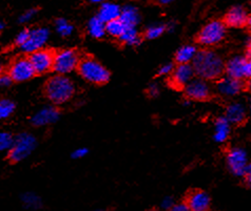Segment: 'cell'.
Wrapping results in <instances>:
<instances>
[{
  "mask_svg": "<svg viewBox=\"0 0 251 211\" xmlns=\"http://www.w3.org/2000/svg\"><path fill=\"white\" fill-rule=\"evenodd\" d=\"M59 115V110L56 107L47 106L39 109L36 114L32 117L31 123L34 126H37V127L50 125L58 120Z\"/></svg>",
  "mask_w": 251,
  "mask_h": 211,
  "instance_id": "13",
  "label": "cell"
},
{
  "mask_svg": "<svg viewBox=\"0 0 251 211\" xmlns=\"http://www.w3.org/2000/svg\"><path fill=\"white\" fill-rule=\"evenodd\" d=\"M97 211H101V210H97Z\"/></svg>",
  "mask_w": 251,
  "mask_h": 211,
  "instance_id": "48",
  "label": "cell"
},
{
  "mask_svg": "<svg viewBox=\"0 0 251 211\" xmlns=\"http://www.w3.org/2000/svg\"><path fill=\"white\" fill-rule=\"evenodd\" d=\"M87 31L90 36L95 39L102 38L107 33L106 23L100 20L99 17H93L89 20L87 25Z\"/></svg>",
  "mask_w": 251,
  "mask_h": 211,
  "instance_id": "23",
  "label": "cell"
},
{
  "mask_svg": "<svg viewBox=\"0 0 251 211\" xmlns=\"http://www.w3.org/2000/svg\"><path fill=\"white\" fill-rule=\"evenodd\" d=\"M36 147V139L29 132L19 133L15 137L12 149L9 151V159L16 163L27 158Z\"/></svg>",
  "mask_w": 251,
  "mask_h": 211,
  "instance_id": "4",
  "label": "cell"
},
{
  "mask_svg": "<svg viewBox=\"0 0 251 211\" xmlns=\"http://www.w3.org/2000/svg\"><path fill=\"white\" fill-rule=\"evenodd\" d=\"M246 44H247L248 50H249V48H251V36L247 38V40H246Z\"/></svg>",
  "mask_w": 251,
  "mask_h": 211,
  "instance_id": "43",
  "label": "cell"
},
{
  "mask_svg": "<svg viewBox=\"0 0 251 211\" xmlns=\"http://www.w3.org/2000/svg\"><path fill=\"white\" fill-rule=\"evenodd\" d=\"M173 1H174V0H157V2L160 3V4H169Z\"/></svg>",
  "mask_w": 251,
  "mask_h": 211,
  "instance_id": "41",
  "label": "cell"
},
{
  "mask_svg": "<svg viewBox=\"0 0 251 211\" xmlns=\"http://www.w3.org/2000/svg\"><path fill=\"white\" fill-rule=\"evenodd\" d=\"M78 54L74 50H62L54 55L53 70L57 75H65L72 73L79 65Z\"/></svg>",
  "mask_w": 251,
  "mask_h": 211,
  "instance_id": "6",
  "label": "cell"
},
{
  "mask_svg": "<svg viewBox=\"0 0 251 211\" xmlns=\"http://www.w3.org/2000/svg\"><path fill=\"white\" fill-rule=\"evenodd\" d=\"M230 123L226 117H220L214 124L213 138L218 143H224L230 135Z\"/></svg>",
  "mask_w": 251,
  "mask_h": 211,
  "instance_id": "21",
  "label": "cell"
},
{
  "mask_svg": "<svg viewBox=\"0 0 251 211\" xmlns=\"http://www.w3.org/2000/svg\"><path fill=\"white\" fill-rule=\"evenodd\" d=\"M15 143V137H13L10 132L2 131L0 133V150L10 151Z\"/></svg>",
  "mask_w": 251,
  "mask_h": 211,
  "instance_id": "29",
  "label": "cell"
},
{
  "mask_svg": "<svg viewBox=\"0 0 251 211\" xmlns=\"http://www.w3.org/2000/svg\"><path fill=\"white\" fill-rule=\"evenodd\" d=\"M245 175H246V179H247V182L249 183V185H251V163L248 165Z\"/></svg>",
  "mask_w": 251,
  "mask_h": 211,
  "instance_id": "40",
  "label": "cell"
},
{
  "mask_svg": "<svg viewBox=\"0 0 251 211\" xmlns=\"http://www.w3.org/2000/svg\"><path fill=\"white\" fill-rule=\"evenodd\" d=\"M217 89L222 96L234 97L241 93V90L243 89V83L239 79H234L227 76L218 82Z\"/></svg>",
  "mask_w": 251,
  "mask_h": 211,
  "instance_id": "16",
  "label": "cell"
},
{
  "mask_svg": "<svg viewBox=\"0 0 251 211\" xmlns=\"http://www.w3.org/2000/svg\"><path fill=\"white\" fill-rule=\"evenodd\" d=\"M187 205L191 211H208L210 208V196L203 190L192 191L187 198Z\"/></svg>",
  "mask_w": 251,
  "mask_h": 211,
  "instance_id": "14",
  "label": "cell"
},
{
  "mask_svg": "<svg viewBox=\"0 0 251 211\" xmlns=\"http://www.w3.org/2000/svg\"><path fill=\"white\" fill-rule=\"evenodd\" d=\"M249 86L251 87V78H250V81H249Z\"/></svg>",
  "mask_w": 251,
  "mask_h": 211,
  "instance_id": "47",
  "label": "cell"
},
{
  "mask_svg": "<svg viewBox=\"0 0 251 211\" xmlns=\"http://www.w3.org/2000/svg\"><path fill=\"white\" fill-rule=\"evenodd\" d=\"M77 69L82 78L90 83L104 84L110 79L109 70L92 58L80 60Z\"/></svg>",
  "mask_w": 251,
  "mask_h": 211,
  "instance_id": "3",
  "label": "cell"
},
{
  "mask_svg": "<svg viewBox=\"0 0 251 211\" xmlns=\"http://www.w3.org/2000/svg\"><path fill=\"white\" fill-rule=\"evenodd\" d=\"M54 55L48 50H40L30 54L29 59L35 69V73L43 75L48 73L50 69H53L54 64Z\"/></svg>",
  "mask_w": 251,
  "mask_h": 211,
  "instance_id": "10",
  "label": "cell"
},
{
  "mask_svg": "<svg viewBox=\"0 0 251 211\" xmlns=\"http://www.w3.org/2000/svg\"><path fill=\"white\" fill-rule=\"evenodd\" d=\"M0 29H1V30H3V29H4V23H3V22L0 23Z\"/></svg>",
  "mask_w": 251,
  "mask_h": 211,
  "instance_id": "45",
  "label": "cell"
},
{
  "mask_svg": "<svg viewBox=\"0 0 251 211\" xmlns=\"http://www.w3.org/2000/svg\"><path fill=\"white\" fill-rule=\"evenodd\" d=\"M122 8L118 4L113 2H103L97 13V17L102 20L104 23H108L110 21L120 18Z\"/></svg>",
  "mask_w": 251,
  "mask_h": 211,
  "instance_id": "18",
  "label": "cell"
},
{
  "mask_svg": "<svg viewBox=\"0 0 251 211\" xmlns=\"http://www.w3.org/2000/svg\"><path fill=\"white\" fill-rule=\"evenodd\" d=\"M246 25L248 26V29H249V31H250V33H251V16H249V17H248L247 24H246Z\"/></svg>",
  "mask_w": 251,
  "mask_h": 211,
  "instance_id": "42",
  "label": "cell"
},
{
  "mask_svg": "<svg viewBox=\"0 0 251 211\" xmlns=\"http://www.w3.org/2000/svg\"><path fill=\"white\" fill-rule=\"evenodd\" d=\"M225 117L231 124H241L246 118V109L241 103H231L226 109Z\"/></svg>",
  "mask_w": 251,
  "mask_h": 211,
  "instance_id": "19",
  "label": "cell"
},
{
  "mask_svg": "<svg viewBox=\"0 0 251 211\" xmlns=\"http://www.w3.org/2000/svg\"><path fill=\"white\" fill-rule=\"evenodd\" d=\"M22 201L24 203V205L29 209H38L41 206L40 198L33 192H26L23 194Z\"/></svg>",
  "mask_w": 251,
  "mask_h": 211,
  "instance_id": "27",
  "label": "cell"
},
{
  "mask_svg": "<svg viewBox=\"0 0 251 211\" xmlns=\"http://www.w3.org/2000/svg\"><path fill=\"white\" fill-rule=\"evenodd\" d=\"M227 165L230 171L236 177L245 175L249 165L246 151L243 148H239V147L230 149L227 153Z\"/></svg>",
  "mask_w": 251,
  "mask_h": 211,
  "instance_id": "7",
  "label": "cell"
},
{
  "mask_svg": "<svg viewBox=\"0 0 251 211\" xmlns=\"http://www.w3.org/2000/svg\"><path fill=\"white\" fill-rule=\"evenodd\" d=\"M226 35V26L220 20H213L200 31L199 43L204 46H212L220 43Z\"/></svg>",
  "mask_w": 251,
  "mask_h": 211,
  "instance_id": "5",
  "label": "cell"
},
{
  "mask_svg": "<svg viewBox=\"0 0 251 211\" xmlns=\"http://www.w3.org/2000/svg\"><path fill=\"white\" fill-rule=\"evenodd\" d=\"M173 70H174V66L172 63H166V64H163L159 67L157 75L158 76H167V75L172 74Z\"/></svg>",
  "mask_w": 251,
  "mask_h": 211,
  "instance_id": "33",
  "label": "cell"
},
{
  "mask_svg": "<svg viewBox=\"0 0 251 211\" xmlns=\"http://www.w3.org/2000/svg\"><path fill=\"white\" fill-rule=\"evenodd\" d=\"M192 64H178L171 74V83L176 88H185L194 79Z\"/></svg>",
  "mask_w": 251,
  "mask_h": 211,
  "instance_id": "12",
  "label": "cell"
},
{
  "mask_svg": "<svg viewBox=\"0 0 251 211\" xmlns=\"http://www.w3.org/2000/svg\"><path fill=\"white\" fill-rule=\"evenodd\" d=\"M225 72L227 76L234 79L242 80L244 78H247L246 58L241 57V56H235V57L229 59L225 64Z\"/></svg>",
  "mask_w": 251,
  "mask_h": 211,
  "instance_id": "15",
  "label": "cell"
},
{
  "mask_svg": "<svg viewBox=\"0 0 251 211\" xmlns=\"http://www.w3.org/2000/svg\"><path fill=\"white\" fill-rule=\"evenodd\" d=\"M184 89L188 98L197 101L207 100L211 95L210 85L205 79L201 78L193 79Z\"/></svg>",
  "mask_w": 251,
  "mask_h": 211,
  "instance_id": "11",
  "label": "cell"
},
{
  "mask_svg": "<svg viewBox=\"0 0 251 211\" xmlns=\"http://www.w3.org/2000/svg\"><path fill=\"white\" fill-rule=\"evenodd\" d=\"M15 103L9 99H2L0 101V118L8 119L10 118L13 112L15 111Z\"/></svg>",
  "mask_w": 251,
  "mask_h": 211,
  "instance_id": "28",
  "label": "cell"
},
{
  "mask_svg": "<svg viewBox=\"0 0 251 211\" xmlns=\"http://www.w3.org/2000/svg\"><path fill=\"white\" fill-rule=\"evenodd\" d=\"M13 82H14V80L12 79V77L9 74L2 75L1 78H0V85H1L2 87L10 86Z\"/></svg>",
  "mask_w": 251,
  "mask_h": 211,
  "instance_id": "36",
  "label": "cell"
},
{
  "mask_svg": "<svg viewBox=\"0 0 251 211\" xmlns=\"http://www.w3.org/2000/svg\"><path fill=\"white\" fill-rule=\"evenodd\" d=\"M35 69L29 58H19L14 61L9 69V75L12 77L14 82H25L32 79Z\"/></svg>",
  "mask_w": 251,
  "mask_h": 211,
  "instance_id": "8",
  "label": "cell"
},
{
  "mask_svg": "<svg viewBox=\"0 0 251 211\" xmlns=\"http://www.w3.org/2000/svg\"><path fill=\"white\" fill-rule=\"evenodd\" d=\"M50 37V31L46 27H37L30 32V36L25 43L20 47L22 51L26 54H33L37 51L43 50V47Z\"/></svg>",
  "mask_w": 251,
  "mask_h": 211,
  "instance_id": "9",
  "label": "cell"
},
{
  "mask_svg": "<svg viewBox=\"0 0 251 211\" xmlns=\"http://www.w3.org/2000/svg\"><path fill=\"white\" fill-rule=\"evenodd\" d=\"M246 77L251 78V48L248 50L246 57Z\"/></svg>",
  "mask_w": 251,
  "mask_h": 211,
  "instance_id": "39",
  "label": "cell"
},
{
  "mask_svg": "<svg viewBox=\"0 0 251 211\" xmlns=\"http://www.w3.org/2000/svg\"><path fill=\"white\" fill-rule=\"evenodd\" d=\"M159 94V86L156 83H151L148 87V95L150 97H156Z\"/></svg>",
  "mask_w": 251,
  "mask_h": 211,
  "instance_id": "38",
  "label": "cell"
},
{
  "mask_svg": "<svg viewBox=\"0 0 251 211\" xmlns=\"http://www.w3.org/2000/svg\"><path fill=\"white\" fill-rule=\"evenodd\" d=\"M55 30L61 37H69L74 31V26L65 18H58L55 21Z\"/></svg>",
  "mask_w": 251,
  "mask_h": 211,
  "instance_id": "26",
  "label": "cell"
},
{
  "mask_svg": "<svg viewBox=\"0 0 251 211\" xmlns=\"http://www.w3.org/2000/svg\"><path fill=\"white\" fill-rule=\"evenodd\" d=\"M148 211H160V210H157V209H151V210H148Z\"/></svg>",
  "mask_w": 251,
  "mask_h": 211,
  "instance_id": "46",
  "label": "cell"
},
{
  "mask_svg": "<svg viewBox=\"0 0 251 211\" xmlns=\"http://www.w3.org/2000/svg\"><path fill=\"white\" fill-rule=\"evenodd\" d=\"M120 40L123 43L130 46H136L142 42L141 36H139L136 27H127L124 34L120 37Z\"/></svg>",
  "mask_w": 251,
  "mask_h": 211,
  "instance_id": "24",
  "label": "cell"
},
{
  "mask_svg": "<svg viewBox=\"0 0 251 211\" xmlns=\"http://www.w3.org/2000/svg\"><path fill=\"white\" fill-rule=\"evenodd\" d=\"M45 93L52 103L59 105L71 100L75 94L73 81L65 75H55L48 80L45 86Z\"/></svg>",
  "mask_w": 251,
  "mask_h": 211,
  "instance_id": "2",
  "label": "cell"
},
{
  "mask_svg": "<svg viewBox=\"0 0 251 211\" xmlns=\"http://www.w3.org/2000/svg\"><path fill=\"white\" fill-rule=\"evenodd\" d=\"M120 19L127 27H136L141 20V15L134 5H126L122 9Z\"/></svg>",
  "mask_w": 251,
  "mask_h": 211,
  "instance_id": "20",
  "label": "cell"
},
{
  "mask_svg": "<svg viewBox=\"0 0 251 211\" xmlns=\"http://www.w3.org/2000/svg\"><path fill=\"white\" fill-rule=\"evenodd\" d=\"M126 29H127V26L124 24V22L120 18L112 20V21H110V22L106 23L107 34H109L110 36L116 37L118 39H120V37L124 34Z\"/></svg>",
  "mask_w": 251,
  "mask_h": 211,
  "instance_id": "25",
  "label": "cell"
},
{
  "mask_svg": "<svg viewBox=\"0 0 251 211\" xmlns=\"http://www.w3.org/2000/svg\"><path fill=\"white\" fill-rule=\"evenodd\" d=\"M88 149L85 148V147H82V148H77L75 149L72 152V158L73 159H81V158H85L87 154H88Z\"/></svg>",
  "mask_w": 251,
  "mask_h": 211,
  "instance_id": "35",
  "label": "cell"
},
{
  "mask_svg": "<svg viewBox=\"0 0 251 211\" xmlns=\"http://www.w3.org/2000/svg\"><path fill=\"white\" fill-rule=\"evenodd\" d=\"M192 66L199 78L205 80L218 79L225 70V63L221 56L210 50L200 51L192 62Z\"/></svg>",
  "mask_w": 251,
  "mask_h": 211,
  "instance_id": "1",
  "label": "cell"
},
{
  "mask_svg": "<svg viewBox=\"0 0 251 211\" xmlns=\"http://www.w3.org/2000/svg\"><path fill=\"white\" fill-rule=\"evenodd\" d=\"M167 27L163 24H153L146 30V37L148 39H156L162 36Z\"/></svg>",
  "mask_w": 251,
  "mask_h": 211,
  "instance_id": "30",
  "label": "cell"
},
{
  "mask_svg": "<svg viewBox=\"0 0 251 211\" xmlns=\"http://www.w3.org/2000/svg\"><path fill=\"white\" fill-rule=\"evenodd\" d=\"M174 204H176V203H174V201H173L171 196H166L165 199H163L162 203H160V207H162L164 210L168 211L171 207L174 206Z\"/></svg>",
  "mask_w": 251,
  "mask_h": 211,
  "instance_id": "34",
  "label": "cell"
},
{
  "mask_svg": "<svg viewBox=\"0 0 251 211\" xmlns=\"http://www.w3.org/2000/svg\"><path fill=\"white\" fill-rule=\"evenodd\" d=\"M168 211H191V210L189 207H188L187 203H178V204H174V206L171 207Z\"/></svg>",
  "mask_w": 251,
  "mask_h": 211,
  "instance_id": "37",
  "label": "cell"
},
{
  "mask_svg": "<svg viewBox=\"0 0 251 211\" xmlns=\"http://www.w3.org/2000/svg\"><path fill=\"white\" fill-rule=\"evenodd\" d=\"M36 14H37V10L36 9H30V10L25 11L24 14H22V15H20V17L18 19L19 23L29 22L30 20H32L35 17V15H36Z\"/></svg>",
  "mask_w": 251,
  "mask_h": 211,
  "instance_id": "32",
  "label": "cell"
},
{
  "mask_svg": "<svg viewBox=\"0 0 251 211\" xmlns=\"http://www.w3.org/2000/svg\"><path fill=\"white\" fill-rule=\"evenodd\" d=\"M197 47L193 45H184L179 47L176 54V60L178 64H190L198 55Z\"/></svg>",
  "mask_w": 251,
  "mask_h": 211,
  "instance_id": "22",
  "label": "cell"
},
{
  "mask_svg": "<svg viewBox=\"0 0 251 211\" xmlns=\"http://www.w3.org/2000/svg\"><path fill=\"white\" fill-rule=\"evenodd\" d=\"M30 32L31 30H27V29H25L23 30L20 33H18V35L15 38V43L16 45L22 47L25 42L27 41V39H29V36H30Z\"/></svg>",
  "mask_w": 251,
  "mask_h": 211,
  "instance_id": "31",
  "label": "cell"
},
{
  "mask_svg": "<svg viewBox=\"0 0 251 211\" xmlns=\"http://www.w3.org/2000/svg\"><path fill=\"white\" fill-rule=\"evenodd\" d=\"M92 3H103L104 0H90Z\"/></svg>",
  "mask_w": 251,
  "mask_h": 211,
  "instance_id": "44",
  "label": "cell"
},
{
  "mask_svg": "<svg viewBox=\"0 0 251 211\" xmlns=\"http://www.w3.org/2000/svg\"><path fill=\"white\" fill-rule=\"evenodd\" d=\"M248 14L242 6H234L230 10L225 17V23L231 27H241L247 24Z\"/></svg>",
  "mask_w": 251,
  "mask_h": 211,
  "instance_id": "17",
  "label": "cell"
}]
</instances>
